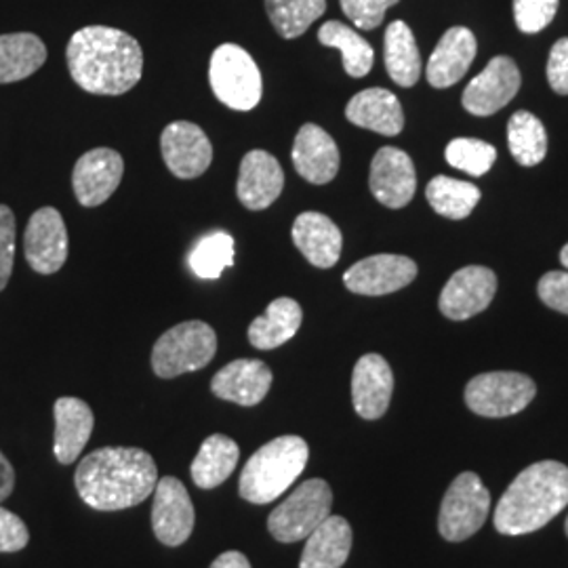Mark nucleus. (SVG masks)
Masks as SVG:
<instances>
[{"label": "nucleus", "instance_id": "obj_1", "mask_svg": "<svg viewBox=\"0 0 568 568\" xmlns=\"http://www.w3.org/2000/svg\"><path fill=\"white\" fill-rule=\"evenodd\" d=\"M65 60L72 81L93 95H122L142 79L140 42L108 26L79 30L68 42Z\"/></svg>", "mask_w": 568, "mask_h": 568}, {"label": "nucleus", "instance_id": "obj_2", "mask_svg": "<svg viewBox=\"0 0 568 568\" xmlns=\"http://www.w3.org/2000/svg\"><path fill=\"white\" fill-rule=\"evenodd\" d=\"M159 469L150 453L135 447H103L82 459L74 485L82 501L100 511L133 508L154 495Z\"/></svg>", "mask_w": 568, "mask_h": 568}, {"label": "nucleus", "instance_id": "obj_3", "mask_svg": "<svg viewBox=\"0 0 568 568\" xmlns=\"http://www.w3.org/2000/svg\"><path fill=\"white\" fill-rule=\"evenodd\" d=\"M568 506V467L539 462L516 476L495 509V528L501 535H528L546 527Z\"/></svg>", "mask_w": 568, "mask_h": 568}, {"label": "nucleus", "instance_id": "obj_4", "mask_svg": "<svg viewBox=\"0 0 568 568\" xmlns=\"http://www.w3.org/2000/svg\"><path fill=\"white\" fill-rule=\"evenodd\" d=\"M310 448L300 436H281L255 450L244 464L239 493L244 501L265 506L276 501L302 476Z\"/></svg>", "mask_w": 568, "mask_h": 568}, {"label": "nucleus", "instance_id": "obj_5", "mask_svg": "<svg viewBox=\"0 0 568 568\" xmlns=\"http://www.w3.org/2000/svg\"><path fill=\"white\" fill-rule=\"evenodd\" d=\"M209 82L215 98L232 110L248 112L262 102V72L248 51L239 44L225 42L213 51L209 63Z\"/></svg>", "mask_w": 568, "mask_h": 568}, {"label": "nucleus", "instance_id": "obj_6", "mask_svg": "<svg viewBox=\"0 0 568 568\" xmlns=\"http://www.w3.org/2000/svg\"><path fill=\"white\" fill-rule=\"evenodd\" d=\"M217 352V335L203 321L173 326L154 344L152 368L159 377L173 379L183 373L201 371Z\"/></svg>", "mask_w": 568, "mask_h": 568}, {"label": "nucleus", "instance_id": "obj_7", "mask_svg": "<svg viewBox=\"0 0 568 568\" xmlns=\"http://www.w3.org/2000/svg\"><path fill=\"white\" fill-rule=\"evenodd\" d=\"M333 490L323 478H312L295 488L267 518V530L276 541L295 544L307 539L331 516Z\"/></svg>", "mask_w": 568, "mask_h": 568}, {"label": "nucleus", "instance_id": "obj_8", "mask_svg": "<svg viewBox=\"0 0 568 568\" xmlns=\"http://www.w3.org/2000/svg\"><path fill=\"white\" fill-rule=\"evenodd\" d=\"M490 493L474 471L459 474L443 499L438 530L447 541H466L487 523Z\"/></svg>", "mask_w": 568, "mask_h": 568}, {"label": "nucleus", "instance_id": "obj_9", "mask_svg": "<svg viewBox=\"0 0 568 568\" xmlns=\"http://www.w3.org/2000/svg\"><path fill=\"white\" fill-rule=\"evenodd\" d=\"M537 394L535 382L511 371H495L474 377L466 387V405L480 417H509L525 410Z\"/></svg>", "mask_w": 568, "mask_h": 568}, {"label": "nucleus", "instance_id": "obj_10", "mask_svg": "<svg viewBox=\"0 0 568 568\" xmlns=\"http://www.w3.org/2000/svg\"><path fill=\"white\" fill-rule=\"evenodd\" d=\"M23 253L34 272H60L68 260V230L58 209L42 206L30 217L23 236Z\"/></svg>", "mask_w": 568, "mask_h": 568}, {"label": "nucleus", "instance_id": "obj_11", "mask_svg": "<svg viewBox=\"0 0 568 568\" xmlns=\"http://www.w3.org/2000/svg\"><path fill=\"white\" fill-rule=\"evenodd\" d=\"M194 523L196 516L187 488L173 476L161 478L154 488L152 504V528L156 539L169 548H178L190 539Z\"/></svg>", "mask_w": 568, "mask_h": 568}, {"label": "nucleus", "instance_id": "obj_12", "mask_svg": "<svg viewBox=\"0 0 568 568\" xmlns=\"http://www.w3.org/2000/svg\"><path fill=\"white\" fill-rule=\"evenodd\" d=\"M497 293V276L485 265H467L455 272L440 293V312L450 321H467L485 312Z\"/></svg>", "mask_w": 568, "mask_h": 568}, {"label": "nucleus", "instance_id": "obj_13", "mask_svg": "<svg viewBox=\"0 0 568 568\" xmlns=\"http://www.w3.org/2000/svg\"><path fill=\"white\" fill-rule=\"evenodd\" d=\"M520 70L511 58H493L464 91V108L474 116H490L506 108L520 89Z\"/></svg>", "mask_w": 568, "mask_h": 568}, {"label": "nucleus", "instance_id": "obj_14", "mask_svg": "<svg viewBox=\"0 0 568 568\" xmlns=\"http://www.w3.org/2000/svg\"><path fill=\"white\" fill-rule=\"evenodd\" d=\"M161 150L169 171L180 180L201 178L213 161V145L194 122H171L161 135Z\"/></svg>", "mask_w": 568, "mask_h": 568}, {"label": "nucleus", "instance_id": "obj_15", "mask_svg": "<svg viewBox=\"0 0 568 568\" xmlns=\"http://www.w3.org/2000/svg\"><path fill=\"white\" fill-rule=\"evenodd\" d=\"M417 278V264L405 255H373L352 265L344 274V283L352 293L379 297L400 291Z\"/></svg>", "mask_w": 568, "mask_h": 568}, {"label": "nucleus", "instance_id": "obj_16", "mask_svg": "<svg viewBox=\"0 0 568 568\" xmlns=\"http://www.w3.org/2000/svg\"><path fill=\"white\" fill-rule=\"evenodd\" d=\"M124 163L112 148H95L82 154L72 173V187L82 206H100L121 185Z\"/></svg>", "mask_w": 568, "mask_h": 568}, {"label": "nucleus", "instance_id": "obj_17", "mask_svg": "<svg viewBox=\"0 0 568 568\" xmlns=\"http://www.w3.org/2000/svg\"><path fill=\"white\" fill-rule=\"evenodd\" d=\"M368 185L373 196L387 209L406 206L417 190V175L410 156L398 148H382L371 163Z\"/></svg>", "mask_w": 568, "mask_h": 568}, {"label": "nucleus", "instance_id": "obj_18", "mask_svg": "<svg viewBox=\"0 0 568 568\" xmlns=\"http://www.w3.org/2000/svg\"><path fill=\"white\" fill-rule=\"evenodd\" d=\"M291 159L305 182L325 185L339 173V148L323 126L307 122L293 143Z\"/></svg>", "mask_w": 568, "mask_h": 568}, {"label": "nucleus", "instance_id": "obj_19", "mask_svg": "<svg viewBox=\"0 0 568 568\" xmlns=\"http://www.w3.org/2000/svg\"><path fill=\"white\" fill-rule=\"evenodd\" d=\"M284 187L281 163L265 150H251L241 163L236 194L248 211H264L276 203Z\"/></svg>", "mask_w": 568, "mask_h": 568}, {"label": "nucleus", "instance_id": "obj_20", "mask_svg": "<svg viewBox=\"0 0 568 568\" xmlns=\"http://www.w3.org/2000/svg\"><path fill=\"white\" fill-rule=\"evenodd\" d=\"M394 392V375L386 358L366 354L352 375V403L363 419H379L386 415Z\"/></svg>", "mask_w": 568, "mask_h": 568}, {"label": "nucleus", "instance_id": "obj_21", "mask_svg": "<svg viewBox=\"0 0 568 568\" xmlns=\"http://www.w3.org/2000/svg\"><path fill=\"white\" fill-rule=\"evenodd\" d=\"M272 387L270 366L255 358L234 361L215 373L211 379V392L234 405H260Z\"/></svg>", "mask_w": 568, "mask_h": 568}, {"label": "nucleus", "instance_id": "obj_22", "mask_svg": "<svg viewBox=\"0 0 568 568\" xmlns=\"http://www.w3.org/2000/svg\"><path fill=\"white\" fill-rule=\"evenodd\" d=\"M478 42L471 30L467 28H450L434 49L427 61V82L434 89H448L466 77L471 61L476 58Z\"/></svg>", "mask_w": 568, "mask_h": 568}, {"label": "nucleus", "instance_id": "obj_23", "mask_svg": "<svg viewBox=\"0 0 568 568\" xmlns=\"http://www.w3.org/2000/svg\"><path fill=\"white\" fill-rule=\"evenodd\" d=\"M291 236L305 260L316 267H333L342 257V248H344L342 230L323 213H316V211L302 213L293 224Z\"/></svg>", "mask_w": 568, "mask_h": 568}, {"label": "nucleus", "instance_id": "obj_24", "mask_svg": "<svg viewBox=\"0 0 568 568\" xmlns=\"http://www.w3.org/2000/svg\"><path fill=\"white\" fill-rule=\"evenodd\" d=\"M345 119L386 138H394L405 129V112L398 98L379 87L356 93L345 105Z\"/></svg>", "mask_w": 568, "mask_h": 568}, {"label": "nucleus", "instance_id": "obj_25", "mask_svg": "<svg viewBox=\"0 0 568 568\" xmlns=\"http://www.w3.org/2000/svg\"><path fill=\"white\" fill-rule=\"evenodd\" d=\"M55 457L63 466H70L79 459L82 448L87 447L95 417L91 406L81 398L63 396L55 400Z\"/></svg>", "mask_w": 568, "mask_h": 568}, {"label": "nucleus", "instance_id": "obj_26", "mask_svg": "<svg viewBox=\"0 0 568 568\" xmlns=\"http://www.w3.org/2000/svg\"><path fill=\"white\" fill-rule=\"evenodd\" d=\"M352 549V527L342 516H328L305 539L300 568H342Z\"/></svg>", "mask_w": 568, "mask_h": 568}, {"label": "nucleus", "instance_id": "obj_27", "mask_svg": "<svg viewBox=\"0 0 568 568\" xmlns=\"http://www.w3.org/2000/svg\"><path fill=\"white\" fill-rule=\"evenodd\" d=\"M302 321V305L291 297H278L267 305L264 316L251 323L248 342L257 349H276L297 335Z\"/></svg>", "mask_w": 568, "mask_h": 568}, {"label": "nucleus", "instance_id": "obj_28", "mask_svg": "<svg viewBox=\"0 0 568 568\" xmlns=\"http://www.w3.org/2000/svg\"><path fill=\"white\" fill-rule=\"evenodd\" d=\"M47 61L44 42L30 32L0 37V84L23 81Z\"/></svg>", "mask_w": 568, "mask_h": 568}, {"label": "nucleus", "instance_id": "obj_29", "mask_svg": "<svg viewBox=\"0 0 568 568\" xmlns=\"http://www.w3.org/2000/svg\"><path fill=\"white\" fill-rule=\"evenodd\" d=\"M241 448L224 434H211L192 462V480L201 488H217L224 485L239 466Z\"/></svg>", "mask_w": 568, "mask_h": 568}, {"label": "nucleus", "instance_id": "obj_30", "mask_svg": "<svg viewBox=\"0 0 568 568\" xmlns=\"http://www.w3.org/2000/svg\"><path fill=\"white\" fill-rule=\"evenodd\" d=\"M386 70L398 87H415L422 77V55L405 21H392L386 30Z\"/></svg>", "mask_w": 568, "mask_h": 568}, {"label": "nucleus", "instance_id": "obj_31", "mask_svg": "<svg viewBox=\"0 0 568 568\" xmlns=\"http://www.w3.org/2000/svg\"><path fill=\"white\" fill-rule=\"evenodd\" d=\"M318 41L325 47L342 51L344 70L352 79H363L371 72L375 51L354 28L345 26L342 21H326L318 30Z\"/></svg>", "mask_w": 568, "mask_h": 568}, {"label": "nucleus", "instance_id": "obj_32", "mask_svg": "<svg viewBox=\"0 0 568 568\" xmlns=\"http://www.w3.org/2000/svg\"><path fill=\"white\" fill-rule=\"evenodd\" d=\"M426 199L438 215L448 220H466L480 203V190L474 183L438 175L427 183Z\"/></svg>", "mask_w": 568, "mask_h": 568}, {"label": "nucleus", "instance_id": "obj_33", "mask_svg": "<svg viewBox=\"0 0 568 568\" xmlns=\"http://www.w3.org/2000/svg\"><path fill=\"white\" fill-rule=\"evenodd\" d=\"M508 145L511 156L523 166H535L548 154V133L544 122L530 112H516L508 122Z\"/></svg>", "mask_w": 568, "mask_h": 568}, {"label": "nucleus", "instance_id": "obj_34", "mask_svg": "<svg viewBox=\"0 0 568 568\" xmlns=\"http://www.w3.org/2000/svg\"><path fill=\"white\" fill-rule=\"evenodd\" d=\"M265 11L276 32L291 41L307 32V28L323 18L326 0H265Z\"/></svg>", "mask_w": 568, "mask_h": 568}, {"label": "nucleus", "instance_id": "obj_35", "mask_svg": "<svg viewBox=\"0 0 568 568\" xmlns=\"http://www.w3.org/2000/svg\"><path fill=\"white\" fill-rule=\"evenodd\" d=\"M190 270L203 281H217L225 267L234 265V239L227 232L203 236L187 255Z\"/></svg>", "mask_w": 568, "mask_h": 568}, {"label": "nucleus", "instance_id": "obj_36", "mask_svg": "<svg viewBox=\"0 0 568 568\" xmlns=\"http://www.w3.org/2000/svg\"><path fill=\"white\" fill-rule=\"evenodd\" d=\"M497 161V150L487 142L459 138L447 145V163L467 175L480 178L490 171Z\"/></svg>", "mask_w": 568, "mask_h": 568}, {"label": "nucleus", "instance_id": "obj_37", "mask_svg": "<svg viewBox=\"0 0 568 568\" xmlns=\"http://www.w3.org/2000/svg\"><path fill=\"white\" fill-rule=\"evenodd\" d=\"M560 0H514V20L520 32L525 34H537L558 13Z\"/></svg>", "mask_w": 568, "mask_h": 568}, {"label": "nucleus", "instance_id": "obj_38", "mask_svg": "<svg viewBox=\"0 0 568 568\" xmlns=\"http://www.w3.org/2000/svg\"><path fill=\"white\" fill-rule=\"evenodd\" d=\"M345 18L361 30H375L384 23L387 9L400 0H339Z\"/></svg>", "mask_w": 568, "mask_h": 568}, {"label": "nucleus", "instance_id": "obj_39", "mask_svg": "<svg viewBox=\"0 0 568 568\" xmlns=\"http://www.w3.org/2000/svg\"><path fill=\"white\" fill-rule=\"evenodd\" d=\"M16 260V215L7 204H0V291L7 286Z\"/></svg>", "mask_w": 568, "mask_h": 568}, {"label": "nucleus", "instance_id": "obj_40", "mask_svg": "<svg viewBox=\"0 0 568 568\" xmlns=\"http://www.w3.org/2000/svg\"><path fill=\"white\" fill-rule=\"evenodd\" d=\"M30 541V532L26 523L18 514L9 509L0 508V551L13 554L26 548Z\"/></svg>", "mask_w": 568, "mask_h": 568}, {"label": "nucleus", "instance_id": "obj_41", "mask_svg": "<svg viewBox=\"0 0 568 568\" xmlns=\"http://www.w3.org/2000/svg\"><path fill=\"white\" fill-rule=\"evenodd\" d=\"M537 291L544 304L560 314H568V270L567 272H548L539 281Z\"/></svg>", "mask_w": 568, "mask_h": 568}, {"label": "nucleus", "instance_id": "obj_42", "mask_svg": "<svg viewBox=\"0 0 568 568\" xmlns=\"http://www.w3.org/2000/svg\"><path fill=\"white\" fill-rule=\"evenodd\" d=\"M548 82L556 93L568 95V39H560L549 51Z\"/></svg>", "mask_w": 568, "mask_h": 568}, {"label": "nucleus", "instance_id": "obj_43", "mask_svg": "<svg viewBox=\"0 0 568 568\" xmlns=\"http://www.w3.org/2000/svg\"><path fill=\"white\" fill-rule=\"evenodd\" d=\"M13 488H16V471L0 450V504L13 493Z\"/></svg>", "mask_w": 568, "mask_h": 568}, {"label": "nucleus", "instance_id": "obj_44", "mask_svg": "<svg viewBox=\"0 0 568 568\" xmlns=\"http://www.w3.org/2000/svg\"><path fill=\"white\" fill-rule=\"evenodd\" d=\"M211 568H251V562L244 554L232 549V551H224L222 556H217Z\"/></svg>", "mask_w": 568, "mask_h": 568}, {"label": "nucleus", "instance_id": "obj_45", "mask_svg": "<svg viewBox=\"0 0 568 568\" xmlns=\"http://www.w3.org/2000/svg\"><path fill=\"white\" fill-rule=\"evenodd\" d=\"M560 264L565 265L568 270V244H565L562 251H560Z\"/></svg>", "mask_w": 568, "mask_h": 568}, {"label": "nucleus", "instance_id": "obj_46", "mask_svg": "<svg viewBox=\"0 0 568 568\" xmlns=\"http://www.w3.org/2000/svg\"><path fill=\"white\" fill-rule=\"evenodd\" d=\"M565 528H567V535H568V518H567V525H565Z\"/></svg>", "mask_w": 568, "mask_h": 568}]
</instances>
